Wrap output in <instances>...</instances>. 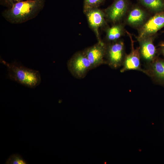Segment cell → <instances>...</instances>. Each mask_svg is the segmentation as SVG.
<instances>
[{
  "label": "cell",
  "mask_w": 164,
  "mask_h": 164,
  "mask_svg": "<svg viewBox=\"0 0 164 164\" xmlns=\"http://www.w3.org/2000/svg\"><path fill=\"white\" fill-rule=\"evenodd\" d=\"M145 18L144 12L140 9L136 8L130 12L128 17L127 21L130 24L136 26L141 23Z\"/></svg>",
  "instance_id": "7c38bea8"
},
{
  "label": "cell",
  "mask_w": 164,
  "mask_h": 164,
  "mask_svg": "<svg viewBox=\"0 0 164 164\" xmlns=\"http://www.w3.org/2000/svg\"><path fill=\"white\" fill-rule=\"evenodd\" d=\"M68 69L75 78L81 79L85 77L91 69V63L84 52L75 53L67 62Z\"/></svg>",
  "instance_id": "3957f363"
},
{
  "label": "cell",
  "mask_w": 164,
  "mask_h": 164,
  "mask_svg": "<svg viewBox=\"0 0 164 164\" xmlns=\"http://www.w3.org/2000/svg\"><path fill=\"white\" fill-rule=\"evenodd\" d=\"M140 52L144 60L151 63L155 60L156 50L152 38L149 37L140 41Z\"/></svg>",
  "instance_id": "30bf717a"
},
{
  "label": "cell",
  "mask_w": 164,
  "mask_h": 164,
  "mask_svg": "<svg viewBox=\"0 0 164 164\" xmlns=\"http://www.w3.org/2000/svg\"><path fill=\"white\" fill-rule=\"evenodd\" d=\"M144 73L159 80L164 81V60H155L149 64Z\"/></svg>",
  "instance_id": "8fae6325"
},
{
  "label": "cell",
  "mask_w": 164,
  "mask_h": 164,
  "mask_svg": "<svg viewBox=\"0 0 164 164\" xmlns=\"http://www.w3.org/2000/svg\"><path fill=\"white\" fill-rule=\"evenodd\" d=\"M124 48L123 43L121 41L114 43L107 48L106 64L114 69L122 65L124 58Z\"/></svg>",
  "instance_id": "5b68a950"
},
{
  "label": "cell",
  "mask_w": 164,
  "mask_h": 164,
  "mask_svg": "<svg viewBox=\"0 0 164 164\" xmlns=\"http://www.w3.org/2000/svg\"><path fill=\"white\" fill-rule=\"evenodd\" d=\"M1 61L6 67L8 75L11 80L30 88L40 84L41 77L39 71L28 68L16 61L9 63L2 60Z\"/></svg>",
  "instance_id": "7a4b0ae2"
},
{
  "label": "cell",
  "mask_w": 164,
  "mask_h": 164,
  "mask_svg": "<svg viewBox=\"0 0 164 164\" xmlns=\"http://www.w3.org/2000/svg\"><path fill=\"white\" fill-rule=\"evenodd\" d=\"M131 41V50L130 53L124 57L122 64V67L120 70L121 73L129 70H137L144 72V70L141 67L140 61V48H135L134 42L130 36Z\"/></svg>",
  "instance_id": "52a82bcc"
},
{
  "label": "cell",
  "mask_w": 164,
  "mask_h": 164,
  "mask_svg": "<svg viewBox=\"0 0 164 164\" xmlns=\"http://www.w3.org/2000/svg\"><path fill=\"white\" fill-rule=\"evenodd\" d=\"M45 0H26L19 2L2 12L4 19L13 24H21L36 17L43 9Z\"/></svg>",
  "instance_id": "6da1fadb"
},
{
  "label": "cell",
  "mask_w": 164,
  "mask_h": 164,
  "mask_svg": "<svg viewBox=\"0 0 164 164\" xmlns=\"http://www.w3.org/2000/svg\"><path fill=\"white\" fill-rule=\"evenodd\" d=\"M127 4L125 0H115L106 10L108 18L115 22L120 20L124 15L127 9Z\"/></svg>",
  "instance_id": "9c48e42d"
},
{
  "label": "cell",
  "mask_w": 164,
  "mask_h": 164,
  "mask_svg": "<svg viewBox=\"0 0 164 164\" xmlns=\"http://www.w3.org/2000/svg\"><path fill=\"white\" fill-rule=\"evenodd\" d=\"M25 0H0V3L7 8H9L17 2Z\"/></svg>",
  "instance_id": "e0dca14e"
},
{
  "label": "cell",
  "mask_w": 164,
  "mask_h": 164,
  "mask_svg": "<svg viewBox=\"0 0 164 164\" xmlns=\"http://www.w3.org/2000/svg\"><path fill=\"white\" fill-rule=\"evenodd\" d=\"M122 28L121 25H116L109 28L107 31V39L110 41H115L121 36Z\"/></svg>",
  "instance_id": "5bb4252c"
},
{
  "label": "cell",
  "mask_w": 164,
  "mask_h": 164,
  "mask_svg": "<svg viewBox=\"0 0 164 164\" xmlns=\"http://www.w3.org/2000/svg\"><path fill=\"white\" fill-rule=\"evenodd\" d=\"M103 0H84V11L85 13L91 9L97 8Z\"/></svg>",
  "instance_id": "9a60e30c"
},
{
  "label": "cell",
  "mask_w": 164,
  "mask_h": 164,
  "mask_svg": "<svg viewBox=\"0 0 164 164\" xmlns=\"http://www.w3.org/2000/svg\"><path fill=\"white\" fill-rule=\"evenodd\" d=\"M85 13L89 26L95 32L99 40L98 41H101L99 37V28L105 23L104 13L97 8L90 10Z\"/></svg>",
  "instance_id": "ba28073f"
},
{
  "label": "cell",
  "mask_w": 164,
  "mask_h": 164,
  "mask_svg": "<svg viewBox=\"0 0 164 164\" xmlns=\"http://www.w3.org/2000/svg\"><path fill=\"white\" fill-rule=\"evenodd\" d=\"M7 164H26L27 162L19 155L14 154L10 156L7 159Z\"/></svg>",
  "instance_id": "2e32d148"
},
{
  "label": "cell",
  "mask_w": 164,
  "mask_h": 164,
  "mask_svg": "<svg viewBox=\"0 0 164 164\" xmlns=\"http://www.w3.org/2000/svg\"><path fill=\"white\" fill-rule=\"evenodd\" d=\"M142 4L155 13L164 11V0H140Z\"/></svg>",
  "instance_id": "4fadbf2b"
},
{
  "label": "cell",
  "mask_w": 164,
  "mask_h": 164,
  "mask_svg": "<svg viewBox=\"0 0 164 164\" xmlns=\"http://www.w3.org/2000/svg\"><path fill=\"white\" fill-rule=\"evenodd\" d=\"M164 27V11L155 14L141 29L138 39L140 41L150 37Z\"/></svg>",
  "instance_id": "277c9868"
},
{
  "label": "cell",
  "mask_w": 164,
  "mask_h": 164,
  "mask_svg": "<svg viewBox=\"0 0 164 164\" xmlns=\"http://www.w3.org/2000/svg\"><path fill=\"white\" fill-rule=\"evenodd\" d=\"M106 49L105 44L101 41L84 51L91 63V69L103 64H106L104 59Z\"/></svg>",
  "instance_id": "8992f818"
},
{
  "label": "cell",
  "mask_w": 164,
  "mask_h": 164,
  "mask_svg": "<svg viewBox=\"0 0 164 164\" xmlns=\"http://www.w3.org/2000/svg\"><path fill=\"white\" fill-rule=\"evenodd\" d=\"M159 46L160 47L161 52L164 56V43H162L160 44Z\"/></svg>",
  "instance_id": "ac0fdd59"
}]
</instances>
